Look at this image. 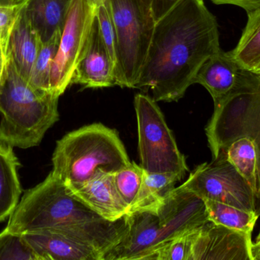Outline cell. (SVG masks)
<instances>
[{
  "label": "cell",
  "instance_id": "cell-1",
  "mask_svg": "<svg viewBox=\"0 0 260 260\" xmlns=\"http://www.w3.org/2000/svg\"><path fill=\"white\" fill-rule=\"evenodd\" d=\"M220 49L218 21L204 0H181L156 21L135 89L151 90L155 102H177Z\"/></svg>",
  "mask_w": 260,
  "mask_h": 260
},
{
  "label": "cell",
  "instance_id": "cell-2",
  "mask_svg": "<svg viewBox=\"0 0 260 260\" xmlns=\"http://www.w3.org/2000/svg\"><path fill=\"white\" fill-rule=\"evenodd\" d=\"M7 233L50 232L65 235L107 255L127 233L126 216L109 221L75 198L50 172L47 178L24 192L9 218Z\"/></svg>",
  "mask_w": 260,
  "mask_h": 260
},
{
  "label": "cell",
  "instance_id": "cell-3",
  "mask_svg": "<svg viewBox=\"0 0 260 260\" xmlns=\"http://www.w3.org/2000/svg\"><path fill=\"white\" fill-rule=\"evenodd\" d=\"M126 219L127 233L105 260L145 259L164 243L209 221L204 201L180 187L171 191L156 213L136 212Z\"/></svg>",
  "mask_w": 260,
  "mask_h": 260
},
{
  "label": "cell",
  "instance_id": "cell-4",
  "mask_svg": "<svg viewBox=\"0 0 260 260\" xmlns=\"http://www.w3.org/2000/svg\"><path fill=\"white\" fill-rule=\"evenodd\" d=\"M59 98L32 86L7 56L0 85V140L12 148L38 146L59 120Z\"/></svg>",
  "mask_w": 260,
  "mask_h": 260
},
{
  "label": "cell",
  "instance_id": "cell-5",
  "mask_svg": "<svg viewBox=\"0 0 260 260\" xmlns=\"http://www.w3.org/2000/svg\"><path fill=\"white\" fill-rule=\"evenodd\" d=\"M51 171L65 185L83 183L99 170L114 174L129 166L116 130L101 123L71 131L56 142Z\"/></svg>",
  "mask_w": 260,
  "mask_h": 260
},
{
  "label": "cell",
  "instance_id": "cell-6",
  "mask_svg": "<svg viewBox=\"0 0 260 260\" xmlns=\"http://www.w3.org/2000/svg\"><path fill=\"white\" fill-rule=\"evenodd\" d=\"M212 159L232 140L250 137L257 151L259 194L257 213L260 216V76L247 71L241 85L223 102L215 105L206 128Z\"/></svg>",
  "mask_w": 260,
  "mask_h": 260
},
{
  "label": "cell",
  "instance_id": "cell-7",
  "mask_svg": "<svg viewBox=\"0 0 260 260\" xmlns=\"http://www.w3.org/2000/svg\"><path fill=\"white\" fill-rule=\"evenodd\" d=\"M116 31L117 85L135 89L151 45L155 18L140 0H108Z\"/></svg>",
  "mask_w": 260,
  "mask_h": 260
},
{
  "label": "cell",
  "instance_id": "cell-8",
  "mask_svg": "<svg viewBox=\"0 0 260 260\" xmlns=\"http://www.w3.org/2000/svg\"><path fill=\"white\" fill-rule=\"evenodd\" d=\"M140 166L147 172L174 174L183 177L189 170L172 131L155 101L139 93L135 97Z\"/></svg>",
  "mask_w": 260,
  "mask_h": 260
},
{
  "label": "cell",
  "instance_id": "cell-9",
  "mask_svg": "<svg viewBox=\"0 0 260 260\" xmlns=\"http://www.w3.org/2000/svg\"><path fill=\"white\" fill-rule=\"evenodd\" d=\"M180 187L203 200H214L257 212L258 199L254 191L224 154H218L210 163L197 166Z\"/></svg>",
  "mask_w": 260,
  "mask_h": 260
},
{
  "label": "cell",
  "instance_id": "cell-10",
  "mask_svg": "<svg viewBox=\"0 0 260 260\" xmlns=\"http://www.w3.org/2000/svg\"><path fill=\"white\" fill-rule=\"evenodd\" d=\"M96 9L87 0H73L50 75V92L56 96L71 85L75 69L89 41Z\"/></svg>",
  "mask_w": 260,
  "mask_h": 260
},
{
  "label": "cell",
  "instance_id": "cell-11",
  "mask_svg": "<svg viewBox=\"0 0 260 260\" xmlns=\"http://www.w3.org/2000/svg\"><path fill=\"white\" fill-rule=\"evenodd\" d=\"M252 235L209 221L199 227L191 260H253Z\"/></svg>",
  "mask_w": 260,
  "mask_h": 260
},
{
  "label": "cell",
  "instance_id": "cell-12",
  "mask_svg": "<svg viewBox=\"0 0 260 260\" xmlns=\"http://www.w3.org/2000/svg\"><path fill=\"white\" fill-rule=\"evenodd\" d=\"M65 186L72 195L107 221H118L127 215L116 189L114 174L99 170L87 181Z\"/></svg>",
  "mask_w": 260,
  "mask_h": 260
},
{
  "label": "cell",
  "instance_id": "cell-13",
  "mask_svg": "<svg viewBox=\"0 0 260 260\" xmlns=\"http://www.w3.org/2000/svg\"><path fill=\"white\" fill-rule=\"evenodd\" d=\"M72 84L92 89L117 85L115 65L102 39L96 15L86 50L75 69Z\"/></svg>",
  "mask_w": 260,
  "mask_h": 260
},
{
  "label": "cell",
  "instance_id": "cell-14",
  "mask_svg": "<svg viewBox=\"0 0 260 260\" xmlns=\"http://www.w3.org/2000/svg\"><path fill=\"white\" fill-rule=\"evenodd\" d=\"M235 61L232 51L220 49L208 58L194 79V83L204 86L218 105L241 85L246 72Z\"/></svg>",
  "mask_w": 260,
  "mask_h": 260
},
{
  "label": "cell",
  "instance_id": "cell-15",
  "mask_svg": "<svg viewBox=\"0 0 260 260\" xmlns=\"http://www.w3.org/2000/svg\"><path fill=\"white\" fill-rule=\"evenodd\" d=\"M22 235L41 260H103L94 249L60 234L41 232Z\"/></svg>",
  "mask_w": 260,
  "mask_h": 260
},
{
  "label": "cell",
  "instance_id": "cell-16",
  "mask_svg": "<svg viewBox=\"0 0 260 260\" xmlns=\"http://www.w3.org/2000/svg\"><path fill=\"white\" fill-rule=\"evenodd\" d=\"M41 44L39 35L27 18L24 6L9 36L6 54L27 82Z\"/></svg>",
  "mask_w": 260,
  "mask_h": 260
},
{
  "label": "cell",
  "instance_id": "cell-17",
  "mask_svg": "<svg viewBox=\"0 0 260 260\" xmlns=\"http://www.w3.org/2000/svg\"><path fill=\"white\" fill-rule=\"evenodd\" d=\"M72 3L73 0H27L26 14L41 42L62 32Z\"/></svg>",
  "mask_w": 260,
  "mask_h": 260
},
{
  "label": "cell",
  "instance_id": "cell-18",
  "mask_svg": "<svg viewBox=\"0 0 260 260\" xmlns=\"http://www.w3.org/2000/svg\"><path fill=\"white\" fill-rule=\"evenodd\" d=\"M19 166L13 148L0 140V223L9 218L19 201Z\"/></svg>",
  "mask_w": 260,
  "mask_h": 260
},
{
  "label": "cell",
  "instance_id": "cell-19",
  "mask_svg": "<svg viewBox=\"0 0 260 260\" xmlns=\"http://www.w3.org/2000/svg\"><path fill=\"white\" fill-rule=\"evenodd\" d=\"M182 179L177 174H151L145 171L139 196L128 215L144 212L156 213L175 188L176 183Z\"/></svg>",
  "mask_w": 260,
  "mask_h": 260
},
{
  "label": "cell",
  "instance_id": "cell-20",
  "mask_svg": "<svg viewBox=\"0 0 260 260\" xmlns=\"http://www.w3.org/2000/svg\"><path fill=\"white\" fill-rule=\"evenodd\" d=\"M219 154H224L227 160L247 180L258 199V159L254 141L246 136L238 137L228 143Z\"/></svg>",
  "mask_w": 260,
  "mask_h": 260
},
{
  "label": "cell",
  "instance_id": "cell-21",
  "mask_svg": "<svg viewBox=\"0 0 260 260\" xmlns=\"http://www.w3.org/2000/svg\"><path fill=\"white\" fill-rule=\"evenodd\" d=\"M247 14V24L232 52L240 67L251 72L260 63V7Z\"/></svg>",
  "mask_w": 260,
  "mask_h": 260
},
{
  "label": "cell",
  "instance_id": "cell-22",
  "mask_svg": "<svg viewBox=\"0 0 260 260\" xmlns=\"http://www.w3.org/2000/svg\"><path fill=\"white\" fill-rule=\"evenodd\" d=\"M209 221L233 230L252 235L259 218L257 212H248L214 200H203Z\"/></svg>",
  "mask_w": 260,
  "mask_h": 260
},
{
  "label": "cell",
  "instance_id": "cell-23",
  "mask_svg": "<svg viewBox=\"0 0 260 260\" xmlns=\"http://www.w3.org/2000/svg\"><path fill=\"white\" fill-rule=\"evenodd\" d=\"M62 32H57L51 39L41 44L28 80L29 83L35 89L51 93L50 75Z\"/></svg>",
  "mask_w": 260,
  "mask_h": 260
},
{
  "label": "cell",
  "instance_id": "cell-24",
  "mask_svg": "<svg viewBox=\"0 0 260 260\" xmlns=\"http://www.w3.org/2000/svg\"><path fill=\"white\" fill-rule=\"evenodd\" d=\"M145 170L132 162L129 166L114 172L116 189L127 209V215L136 203L143 182Z\"/></svg>",
  "mask_w": 260,
  "mask_h": 260
},
{
  "label": "cell",
  "instance_id": "cell-25",
  "mask_svg": "<svg viewBox=\"0 0 260 260\" xmlns=\"http://www.w3.org/2000/svg\"><path fill=\"white\" fill-rule=\"evenodd\" d=\"M199 227L183 232L164 243L151 251L145 259L191 260L192 242Z\"/></svg>",
  "mask_w": 260,
  "mask_h": 260
},
{
  "label": "cell",
  "instance_id": "cell-26",
  "mask_svg": "<svg viewBox=\"0 0 260 260\" xmlns=\"http://www.w3.org/2000/svg\"><path fill=\"white\" fill-rule=\"evenodd\" d=\"M0 260H41L22 235L0 233Z\"/></svg>",
  "mask_w": 260,
  "mask_h": 260
},
{
  "label": "cell",
  "instance_id": "cell-27",
  "mask_svg": "<svg viewBox=\"0 0 260 260\" xmlns=\"http://www.w3.org/2000/svg\"><path fill=\"white\" fill-rule=\"evenodd\" d=\"M26 2L0 0V44L6 50L9 36Z\"/></svg>",
  "mask_w": 260,
  "mask_h": 260
},
{
  "label": "cell",
  "instance_id": "cell-28",
  "mask_svg": "<svg viewBox=\"0 0 260 260\" xmlns=\"http://www.w3.org/2000/svg\"><path fill=\"white\" fill-rule=\"evenodd\" d=\"M96 18L102 39L114 61L116 69V31L108 0H105L97 8Z\"/></svg>",
  "mask_w": 260,
  "mask_h": 260
},
{
  "label": "cell",
  "instance_id": "cell-29",
  "mask_svg": "<svg viewBox=\"0 0 260 260\" xmlns=\"http://www.w3.org/2000/svg\"><path fill=\"white\" fill-rule=\"evenodd\" d=\"M181 0H154L152 5V12L155 21L160 19L167 12H169Z\"/></svg>",
  "mask_w": 260,
  "mask_h": 260
},
{
  "label": "cell",
  "instance_id": "cell-30",
  "mask_svg": "<svg viewBox=\"0 0 260 260\" xmlns=\"http://www.w3.org/2000/svg\"><path fill=\"white\" fill-rule=\"evenodd\" d=\"M216 5H232L244 9L246 12L260 7V0H210Z\"/></svg>",
  "mask_w": 260,
  "mask_h": 260
},
{
  "label": "cell",
  "instance_id": "cell-31",
  "mask_svg": "<svg viewBox=\"0 0 260 260\" xmlns=\"http://www.w3.org/2000/svg\"><path fill=\"white\" fill-rule=\"evenodd\" d=\"M6 61H7V54H6V48L2 44H0V85L3 80V75H4Z\"/></svg>",
  "mask_w": 260,
  "mask_h": 260
},
{
  "label": "cell",
  "instance_id": "cell-32",
  "mask_svg": "<svg viewBox=\"0 0 260 260\" xmlns=\"http://www.w3.org/2000/svg\"><path fill=\"white\" fill-rule=\"evenodd\" d=\"M252 253L253 260H260V241L253 244L252 246Z\"/></svg>",
  "mask_w": 260,
  "mask_h": 260
},
{
  "label": "cell",
  "instance_id": "cell-33",
  "mask_svg": "<svg viewBox=\"0 0 260 260\" xmlns=\"http://www.w3.org/2000/svg\"><path fill=\"white\" fill-rule=\"evenodd\" d=\"M105 1V0H87V2H88L91 6L94 8L99 7V6H101Z\"/></svg>",
  "mask_w": 260,
  "mask_h": 260
},
{
  "label": "cell",
  "instance_id": "cell-34",
  "mask_svg": "<svg viewBox=\"0 0 260 260\" xmlns=\"http://www.w3.org/2000/svg\"><path fill=\"white\" fill-rule=\"evenodd\" d=\"M140 1L142 2L143 4H145V6L152 9V5L153 3H154V0H140Z\"/></svg>",
  "mask_w": 260,
  "mask_h": 260
},
{
  "label": "cell",
  "instance_id": "cell-35",
  "mask_svg": "<svg viewBox=\"0 0 260 260\" xmlns=\"http://www.w3.org/2000/svg\"><path fill=\"white\" fill-rule=\"evenodd\" d=\"M251 72L252 73H254V74L260 76V63L259 64H258L257 67H256V68H255L254 70Z\"/></svg>",
  "mask_w": 260,
  "mask_h": 260
},
{
  "label": "cell",
  "instance_id": "cell-36",
  "mask_svg": "<svg viewBox=\"0 0 260 260\" xmlns=\"http://www.w3.org/2000/svg\"><path fill=\"white\" fill-rule=\"evenodd\" d=\"M260 241V230L259 235H258L257 238H256V242H259Z\"/></svg>",
  "mask_w": 260,
  "mask_h": 260
},
{
  "label": "cell",
  "instance_id": "cell-37",
  "mask_svg": "<svg viewBox=\"0 0 260 260\" xmlns=\"http://www.w3.org/2000/svg\"><path fill=\"white\" fill-rule=\"evenodd\" d=\"M18 1H24V0H18Z\"/></svg>",
  "mask_w": 260,
  "mask_h": 260
}]
</instances>
